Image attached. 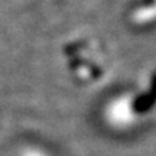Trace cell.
Instances as JSON below:
<instances>
[{"label": "cell", "mask_w": 156, "mask_h": 156, "mask_svg": "<svg viewBox=\"0 0 156 156\" xmlns=\"http://www.w3.org/2000/svg\"><path fill=\"white\" fill-rule=\"evenodd\" d=\"M156 19V2L153 6H146L133 13V20L136 23H145Z\"/></svg>", "instance_id": "obj_1"}]
</instances>
